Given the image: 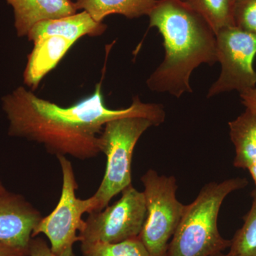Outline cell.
<instances>
[{"label":"cell","mask_w":256,"mask_h":256,"mask_svg":"<svg viewBox=\"0 0 256 256\" xmlns=\"http://www.w3.org/2000/svg\"><path fill=\"white\" fill-rule=\"evenodd\" d=\"M181 1H183L184 2V0H181Z\"/></svg>","instance_id":"d4e9b609"},{"label":"cell","mask_w":256,"mask_h":256,"mask_svg":"<svg viewBox=\"0 0 256 256\" xmlns=\"http://www.w3.org/2000/svg\"><path fill=\"white\" fill-rule=\"evenodd\" d=\"M121 193V198L112 206L88 214L79 232L82 245L122 242L140 236L146 218L144 193L132 184Z\"/></svg>","instance_id":"52a82bcc"},{"label":"cell","mask_w":256,"mask_h":256,"mask_svg":"<svg viewBox=\"0 0 256 256\" xmlns=\"http://www.w3.org/2000/svg\"><path fill=\"white\" fill-rule=\"evenodd\" d=\"M8 192V190H6L1 180H0V194H2L6 193Z\"/></svg>","instance_id":"7402d4cb"},{"label":"cell","mask_w":256,"mask_h":256,"mask_svg":"<svg viewBox=\"0 0 256 256\" xmlns=\"http://www.w3.org/2000/svg\"><path fill=\"white\" fill-rule=\"evenodd\" d=\"M82 250L84 256H150L139 237L118 242L82 245Z\"/></svg>","instance_id":"e0dca14e"},{"label":"cell","mask_w":256,"mask_h":256,"mask_svg":"<svg viewBox=\"0 0 256 256\" xmlns=\"http://www.w3.org/2000/svg\"><path fill=\"white\" fill-rule=\"evenodd\" d=\"M28 250L9 246L0 242V256H28Z\"/></svg>","instance_id":"44dd1931"},{"label":"cell","mask_w":256,"mask_h":256,"mask_svg":"<svg viewBox=\"0 0 256 256\" xmlns=\"http://www.w3.org/2000/svg\"><path fill=\"white\" fill-rule=\"evenodd\" d=\"M218 62L222 66L218 80L212 84L207 97L236 90L240 94L256 87L254 60L256 55V36L236 26L216 34Z\"/></svg>","instance_id":"ba28073f"},{"label":"cell","mask_w":256,"mask_h":256,"mask_svg":"<svg viewBox=\"0 0 256 256\" xmlns=\"http://www.w3.org/2000/svg\"><path fill=\"white\" fill-rule=\"evenodd\" d=\"M235 26L256 36V0H238L234 4Z\"/></svg>","instance_id":"ac0fdd59"},{"label":"cell","mask_w":256,"mask_h":256,"mask_svg":"<svg viewBox=\"0 0 256 256\" xmlns=\"http://www.w3.org/2000/svg\"><path fill=\"white\" fill-rule=\"evenodd\" d=\"M146 218L139 238L150 256H168L170 240L176 232L186 205L176 196L173 176L159 175L154 170L143 174Z\"/></svg>","instance_id":"5b68a950"},{"label":"cell","mask_w":256,"mask_h":256,"mask_svg":"<svg viewBox=\"0 0 256 256\" xmlns=\"http://www.w3.org/2000/svg\"><path fill=\"white\" fill-rule=\"evenodd\" d=\"M33 43L23 74L24 82L32 90H36L44 77L56 68L75 44L58 36L44 37Z\"/></svg>","instance_id":"8fae6325"},{"label":"cell","mask_w":256,"mask_h":256,"mask_svg":"<svg viewBox=\"0 0 256 256\" xmlns=\"http://www.w3.org/2000/svg\"><path fill=\"white\" fill-rule=\"evenodd\" d=\"M230 138L235 148L234 166L246 170L256 191V114L248 109L228 122Z\"/></svg>","instance_id":"4fadbf2b"},{"label":"cell","mask_w":256,"mask_h":256,"mask_svg":"<svg viewBox=\"0 0 256 256\" xmlns=\"http://www.w3.org/2000/svg\"><path fill=\"white\" fill-rule=\"evenodd\" d=\"M62 168V193L60 202L53 212L43 217L32 234V238L43 234L50 240V250L58 256H75L74 244L80 242L77 232L84 228L85 213L90 214L95 208L92 197L82 200L76 196L78 184L72 162L66 156H58Z\"/></svg>","instance_id":"8992f818"},{"label":"cell","mask_w":256,"mask_h":256,"mask_svg":"<svg viewBox=\"0 0 256 256\" xmlns=\"http://www.w3.org/2000/svg\"><path fill=\"white\" fill-rule=\"evenodd\" d=\"M154 126L151 120L140 116L121 118L105 124L100 134V149L106 156V172L92 196L95 202L94 212L105 208L114 196L132 184L134 146L143 133Z\"/></svg>","instance_id":"277c9868"},{"label":"cell","mask_w":256,"mask_h":256,"mask_svg":"<svg viewBox=\"0 0 256 256\" xmlns=\"http://www.w3.org/2000/svg\"><path fill=\"white\" fill-rule=\"evenodd\" d=\"M28 256H58L50 250V248L42 238H32L28 246Z\"/></svg>","instance_id":"d6986e66"},{"label":"cell","mask_w":256,"mask_h":256,"mask_svg":"<svg viewBox=\"0 0 256 256\" xmlns=\"http://www.w3.org/2000/svg\"><path fill=\"white\" fill-rule=\"evenodd\" d=\"M2 108L9 122L10 137L24 138L44 146L50 154L85 160L100 153V134L110 121L140 116L160 126L165 120L160 104H146L138 96L126 108L106 106L101 82L90 95L74 105L62 107L18 86L2 98Z\"/></svg>","instance_id":"6da1fadb"},{"label":"cell","mask_w":256,"mask_h":256,"mask_svg":"<svg viewBox=\"0 0 256 256\" xmlns=\"http://www.w3.org/2000/svg\"><path fill=\"white\" fill-rule=\"evenodd\" d=\"M212 256H232L229 252L228 254H223V252H220V254H215Z\"/></svg>","instance_id":"603a6c76"},{"label":"cell","mask_w":256,"mask_h":256,"mask_svg":"<svg viewBox=\"0 0 256 256\" xmlns=\"http://www.w3.org/2000/svg\"><path fill=\"white\" fill-rule=\"evenodd\" d=\"M237 1H238V0H233L234 4H235V2H236Z\"/></svg>","instance_id":"cb8c5ba5"},{"label":"cell","mask_w":256,"mask_h":256,"mask_svg":"<svg viewBox=\"0 0 256 256\" xmlns=\"http://www.w3.org/2000/svg\"><path fill=\"white\" fill-rule=\"evenodd\" d=\"M242 104L246 109L256 114V87L252 90L240 94Z\"/></svg>","instance_id":"ffe728a7"},{"label":"cell","mask_w":256,"mask_h":256,"mask_svg":"<svg viewBox=\"0 0 256 256\" xmlns=\"http://www.w3.org/2000/svg\"><path fill=\"white\" fill-rule=\"evenodd\" d=\"M107 30L104 22H97L86 11L80 13L40 22L28 32V41L35 42L44 37L58 36L76 43L84 36H97Z\"/></svg>","instance_id":"30bf717a"},{"label":"cell","mask_w":256,"mask_h":256,"mask_svg":"<svg viewBox=\"0 0 256 256\" xmlns=\"http://www.w3.org/2000/svg\"><path fill=\"white\" fill-rule=\"evenodd\" d=\"M149 28L163 37L164 58L146 80L152 92L180 98L192 92L190 79L203 64L218 62L216 37L202 15L181 0H158L148 15Z\"/></svg>","instance_id":"7a4b0ae2"},{"label":"cell","mask_w":256,"mask_h":256,"mask_svg":"<svg viewBox=\"0 0 256 256\" xmlns=\"http://www.w3.org/2000/svg\"><path fill=\"white\" fill-rule=\"evenodd\" d=\"M247 185L246 178H240L205 185L194 201L186 205L168 256H212L230 248L232 240L223 238L218 230V214L226 196Z\"/></svg>","instance_id":"3957f363"},{"label":"cell","mask_w":256,"mask_h":256,"mask_svg":"<svg viewBox=\"0 0 256 256\" xmlns=\"http://www.w3.org/2000/svg\"><path fill=\"white\" fill-rule=\"evenodd\" d=\"M42 218L22 195L9 192L0 194V242L28 250L32 234Z\"/></svg>","instance_id":"9c48e42d"},{"label":"cell","mask_w":256,"mask_h":256,"mask_svg":"<svg viewBox=\"0 0 256 256\" xmlns=\"http://www.w3.org/2000/svg\"><path fill=\"white\" fill-rule=\"evenodd\" d=\"M210 24L215 34L225 28L235 26L233 0H184Z\"/></svg>","instance_id":"9a60e30c"},{"label":"cell","mask_w":256,"mask_h":256,"mask_svg":"<svg viewBox=\"0 0 256 256\" xmlns=\"http://www.w3.org/2000/svg\"><path fill=\"white\" fill-rule=\"evenodd\" d=\"M14 11V28L18 37L28 36L40 22L77 13L72 0H5Z\"/></svg>","instance_id":"7c38bea8"},{"label":"cell","mask_w":256,"mask_h":256,"mask_svg":"<svg viewBox=\"0 0 256 256\" xmlns=\"http://www.w3.org/2000/svg\"><path fill=\"white\" fill-rule=\"evenodd\" d=\"M158 0H76L77 10H82L97 22H102L106 16L120 14L128 18L150 14Z\"/></svg>","instance_id":"5bb4252c"},{"label":"cell","mask_w":256,"mask_h":256,"mask_svg":"<svg viewBox=\"0 0 256 256\" xmlns=\"http://www.w3.org/2000/svg\"><path fill=\"white\" fill-rule=\"evenodd\" d=\"M252 202L244 216V224L237 230L230 244L229 254L232 256H256V191L252 193Z\"/></svg>","instance_id":"2e32d148"}]
</instances>
